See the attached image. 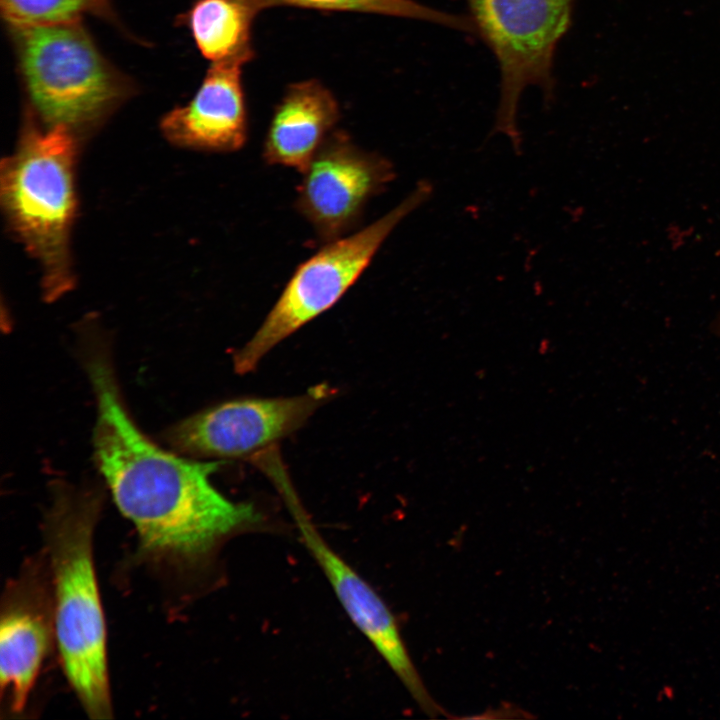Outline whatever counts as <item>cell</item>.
<instances>
[{
	"mask_svg": "<svg viewBox=\"0 0 720 720\" xmlns=\"http://www.w3.org/2000/svg\"><path fill=\"white\" fill-rule=\"evenodd\" d=\"M85 366L96 399V463L145 555L193 564L263 521L254 504L230 500L213 485L220 460L181 457L142 433L122 401L103 345L88 346Z\"/></svg>",
	"mask_w": 720,
	"mask_h": 720,
	"instance_id": "obj_1",
	"label": "cell"
},
{
	"mask_svg": "<svg viewBox=\"0 0 720 720\" xmlns=\"http://www.w3.org/2000/svg\"><path fill=\"white\" fill-rule=\"evenodd\" d=\"M100 497L55 487L45 520L55 639L64 673L89 717L112 716L106 628L93 560Z\"/></svg>",
	"mask_w": 720,
	"mask_h": 720,
	"instance_id": "obj_2",
	"label": "cell"
},
{
	"mask_svg": "<svg viewBox=\"0 0 720 720\" xmlns=\"http://www.w3.org/2000/svg\"><path fill=\"white\" fill-rule=\"evenodd\" d=\"M78 136L26 116L15 152L2 161L1 205L7 223L40 265L48 297L74 281L70 234L76 211L74 168Z\"/></svg>",
	"mask_w": 720,
	"mask_h": 720,
	"instance_id": "obj_3",
	"label": "cell"
},
{
	"mask_svg": "<svg viewBox=\"0 0 720 720\" xmlns=\"http://www.w3.org/2000/svg\"><path fill=\"white\" fill-rule=\"evenodd\" d=\"M32 113L46 127L80 133L103 121L133 91L80 21L10 26Z\"/></svg>",
	"mask_w": 720,
	"mask_h": 720,
	"instance_id": "obj_4",
	"label": "cell"
},
{
	"mask_svg": "<svg viewBox=\"0 0 720 720\" xmlns=\"http://www.w3.org/2000/svg\"><path fill=\"white\" fill-rule=\"evenodd\" d=\"M432 194V182L418 181L409 195L381 218L356 233L329 241L301 263L258 330L235 353V370L240 374L253 371L278 343L338 302L397 225Z\"/></svg>",
	"mask_w": 720,
	"mask_h": 720,
	"instance_id": "obj_5",
	"label": "cell"
},
{
	"mask_svg": "<svg viewBox=\"0 0 720 720\" xmlns=\"http://www.w3.org/2000/svg\"><path fill=\"white\" fill-rule=\"evenodd\" d=\"M477 33L493 51L501 72V89L492 134L506 136L519 155L522 136L517 112L528 86L553 97V58L567 32L574 0H466Z\"/></svg>",
	"mask_w": 720,
	"mask_h": 720,
	"instance_id": "obj_6",
	"label": "cell"
},
{
	"mask_svg": "<svg viewBox=\"0 0 720 720\" xmlns=\"http://www.w3.org/2000/svg\"><path fill=\"white\" fill-rule=\"evenodd\" d=\"M272 480L296 524L302 543L325 575L352 623L371 643L421 710L430 717H437L442 709L423 683L398 623L385 601L327 543L304 510L285 471L276 473Z\"/></svg>",
	"mask_w": 720,
	"mask_h": 720,
	"instance_id": "obj_7",
	"label": "cell"
},
{
	"mask_svg": "<svg viewBox=\"0 0 720 720\" xmlns=\"http://www.w3.org/2000/svg\"><path fill=\"white\" fill-rule=\"evenodd\" d=\"M334 394L321 384L296 396L233 399L184 419L167 438L178 451L197 457H255L299 429Z\"/></svg>",
	"mask_w": 720,
	"mask_h": 720,
	"instance_id": "obj_8",
	"label": "cell"
},
{
	"mask_svg": "<svg viewBox=\"0 0 720 720\" xmlns=\"http://www.w3.org/2000/svg\"><path fill=\"white\" fill-rule=\"evenodd\" d=\"M396 177L392 162L333 131L303 172L296 206L323 240L342 237Z\"/></svg>",
	"mask_w": 720,
	"mask_h": 720,
	"instance_id": "obj_9",
	"label": "cell"
},
{
	"mask_svg": "<svg viewBox=\"0 0 720 720\" xmlns=\"http://www.w3.org/2000/svg\"><path fill=\"white\" fill-rule=\"evenodd\" d=\"M33 561L7 585L0 621V680L12 712L23 710L55 638L49 567Z\"/></svg>",
	"mask_w": 720,
	"mask_h": 720,
	"instance_id": "obj_10",
	"label": "cell"
},
{
	"mask_svg": "<svg viewBox=\"0 0 720 720\" xmlns=\"http://www.w3.org/2000/svg\"><path fill=\"white\" fill-rule=\"evenodd\" d=\"M238 61L212 63L199 89L185 105L175 107L160 127L172 143L208 152H234L247 139L248 122Z\"/></svg>",
	"mask_w": 720,
	"mask_h": 720,
	"instance_id": "obj_11",
	"label": "cell"
},
{
	"mask_svg": "<svg viewBox=\"0 0 720 720\" xmlns=\"http://www.w3.org/2000/svg\"><path fill=\"white\" fill-rule=\"evenodd\" d=\"M339 105L317 80L292 84L277 105L264 141L263 157L271 165L304 172L333 132Z\"/></svg>",
	"mask_w": 720,
	"mask_h": 720,
	"instance_id": "obj_12",
	"label": "cell"
},
{
	"mask_svg": "<svg viewBox=\"0 0 720 720\" xmlns=\"http://www.w3.org/2000/svg\"><path fill=\"white\" fill-rule=\"evenodd\" d=\"M255 15L242 0H196L183 18L206 59L246 64L254 57L251 26Z\"/></svg>",
	"mask_w": 720,
	"mask_h": 720,
	"instance_id": "obj_13",
	"label": "cell"
},
{
	"mask_svg": "<svg viewBox=\"0 0 720 720\" xmlns=\"http://www.w3.org/2000/svg\"><path fill=\"white\" fill-rule=\"evenodd\" d=\"M256 14L267 8L291 6L324 11L376 13L433 22L463 32L476 34L470 17L449 14L413 0H242Z\"/></svg>",
	"mask_w": 720,
	"mask_h": 720,
	"instance_id": "obj_14",
	"label": "cell"
},
{
	"mask_svg": "<svg viewBox=\"0 0 720 720\" xmlns=\"http://www.w3.org/2000/svg\"><path fill=\"white\" fill-rule=\"evenodd\" d=\"M10 26H30L80 21L91 14L112 18L109 0H0Z\"/></svg>",
	"mask_w": 720,
	"mask_h": 720,
	"instance_id": "obj_15",
	"label": "cell"
}]
</instances>
